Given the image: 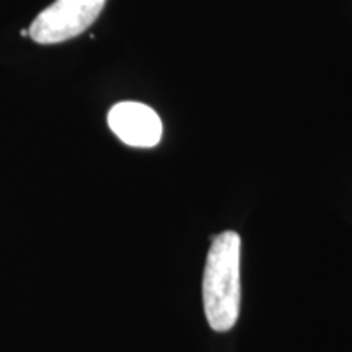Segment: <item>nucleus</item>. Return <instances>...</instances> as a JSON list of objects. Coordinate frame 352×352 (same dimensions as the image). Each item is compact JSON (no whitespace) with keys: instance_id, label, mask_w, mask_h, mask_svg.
I'll return each mask as SVG.
<instances>
[{"instance_id":"nucleus-1","label":"nucleus","mask_w":352,"mask_h":352,"mask_svg":"<svg viewBox=\"0 0 352 352\" xmlns=\"http://www.w3.org/2000/svg\"><path fill=\"white\" fill-rule=\"evenodd\" d=\"M240 254L241 239L236 232L220 233L209 248L202 280V300L206 318L214 331H230L239 320Z\"/></svg>"},{"instance_id":"nucleus-4","label":"nucleus","mask_w":352,"mask_h":352,"mask_svg":"<svg viewBox=\"0 0 352 352\" xmlns=\"http://www.w3.org/2000/svg\"><path fill=\"white\" fill-rule=\"evenodd\" d=\"M20 34L21 36H30V30H21Z\"/></svg>"},{"instance_id":"nucleus-2","label":"nucleus","mask_w":352,"mask_h":352,"mask_svg":"<svg viewBox=\"0 0 352 352\" xmlns=\"http://www.w3.org/2000/svg\"><path fill=\"white\" fill-rule=\"evenodd\" d=\"M107 0H54L30 26V38L39 44H57L82 34L98 19Z\"/></svg>"},{"instance_id":"nucleus-3","label":"nucleus","mask_w":352,"mask_h":352,"mask_svg":"<svg viewBox=\"0 0 352 352\" xmlns=\"http://www.w3.org/2000/svg\"><path fill=\"white\" fill-rule=\"evenodd\" d=\"M108 124L131 147L151 148L160 142L164 124L160 116L139 101H121L108 113Z\"/></svg>"}]
</instances>
